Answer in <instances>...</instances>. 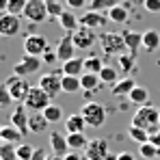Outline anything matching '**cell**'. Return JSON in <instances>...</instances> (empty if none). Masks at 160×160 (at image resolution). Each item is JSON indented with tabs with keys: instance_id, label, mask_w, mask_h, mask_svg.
Instances as JSON below:
<instances>
[{
	"instance_id": "cell-1",
	"label": "cell",
	"mask_w": 160,
	"mask_h": 160,
	"mask_svg": "<svg viewBox=\"0 0 160 160\" xmlns=\"http://www.w3.org/2000/svg\"><path fill=\"white\" fill-rule=\"evenodd\" d=\"M132 126H138V128L147 130L149 134H156L160 130V108L152 106V104L138 106V110L132 117Z\"/></svg>"
},
{
	"instance_id": "cell-2",
	"label": "cell",
	"mask_w": 160,
	"mask_h": 160,
	"mask_svg": "<svg viewBox=\"0 0 160 160\" xmlns=\"http://www.w3.org/2000/svg\"><path fill=\"white\" fill-rule=\"evenodd\" d=\"M80 115L84 117L87 128H100L106 121V108L102 106L100 102H87L82 106V110H80Z\"/></svg>"
},
{
	"instance_id": "cell-3",
	"label": "cell",
	"mask_w": 160,
	"mask_h": 160,
	"mask_svg": "<svg viewBox=\"0 0 160 160\" xmlns=\"http://www.w3.org/2000/svg\"><path fill=\"white\" fill-rule=\"evenodd\" d=\"M50 100H52V98H50L41 87H30L26 100H24V106H26L28 110H32V112H43L46 108L52 104Z\"/></svg>"
},
{
	"instance_id": "cell-4",
	"label": "cell",
	"mask_w": 160,
	"mask_h": 160,
	"mask_svg": "<svg viewBox=\"0 0 160 160\" xmlns=\"http://www.w3.org/2000/svg\"><path fill=\"white\" fill-rule=\"evenodd\" d=\"M100 46H102V50L106 54H115V56L128 52L121 32H102L100 35Z\"/></svg>"
},
{
	"instance_id": "cell-5",
	"label": "cell",
	"mask_w": 160,
	"mask_h": 160,
	"mask_svg": "<svg viewBox=\"0 0 160 160\" xmlns=\"http://www.w3.org/2000/svg\"><path fill=\"white\" fill-rule=\"evenodd\" d=\"M41 69V56H30V54H24L15 65H13V76H22L26 78L30 74H37Z\"/></svg>"
},
{
	"instance_id": "cell-6",
	"label": "cell",
	"mask_w": 160,
	"mask_h": 160,
	"mask_svg": "<svg viewBox=\"0 0 160 160\" xmlns=\"http://www.w3.org/2000/svg\"><path fill=\"white\" fill-rule=\"evenodd\" d=\"M24 18L32 24H43L50 15H48V7L43 0H28L26 9H24Z\"/></svg>"
},
{
	"instance_id": "cell-7",
	"label": "cell",
	"mask_w": 160,
	"mask_h": 160,
	"mask_svg": "<svg viewBox=\"0 0 160 160\" xmlns=\"http://www.w3.org/2000/svg\"><path fill=\"white\" fill-rule=\"evenodd\" d=\"M4 87L9 89V93H11V98H13L15 102L24 104L28 91H30V84H28L26 78H22V76H11V78L4 82Z\"/></svg>"
},
{
	"instance_id": "cell-8",
	"label": "cell",
	"mask_w": 160,
	"mask_h": 160,
	"mask_svg": "<svg viewBox=\"0 0 160 160\" xmlns=\"http://www.w3.org/2000/svg\"><path fill=\"white\" fill-rule=\"evenodd\" d=\"M76 43H74V35L72 32H65L63 37H61V41L56 43V48H54V52L58 56V61L61 63H65V61H69V58H74L76 56Z\"/></svg>"
},
{
	"instance_id": "cell-9",
	"label": "cell",
	"mask_w": 160,
	"mask_h": 160,
	"mask_svg": "<svg viewBox=\"0 0 160 160\" xmlns=\"http://www.w3.org/2000/svg\"><path fill=\"white\" fill-rule=\"evenodd\" d=\"M80 20V26H84V28H91V30H100V28H104L110 22L108 20V15L106 13H100V11H84L82 15L78 18Z\"/></svg>"
},
{
	"instance_id": "cell-10",
	"label": "cell",
	"mask_w": 160,
	"mask_h": 160,
	"mask_svg": "<svg viewBox=\"0 0 160 160\" xmlns=\"http://www.w3.org/2000/svg\"><path fill=\"white\" fill-rule=\"evenodd\" d=\"M61 74L58 72H50V74H43V76H39V82H37V87H41L50 98H56L63 89H61Z\"/></svg>"
},
{
	"instance_id": "cell-11",
	"label": "cell",
	"mask_w": 160,
	"mask_h": 160,
	"mask_svg": "<svg viewBox=\"0 0 160 160\" xmlns=\"http://www.w3.org/2000/svg\"><path fill=\"white\" fill-rule=\"evenodd\" d=\"M48 50V39L43 35H28L24 39V54L30 56H43Z\"/></svg>"
},
{
	"instance_id": "cell-12",
	"label": "cell",
	"mask_w": 160,
	"mask_h": 160,
	"mask_svg": "<svg viewBox=\"0 0 160 160\" xmlns=\"http://www.w3.org/2000/svg\"><path fill=\"white\" fill-rule=\"evenodd\" d=\"M108 154L110 152H108L106 138H93V141H89V145L84 149V158L87 160H104Z\"/></svg>"
},
{
	"instance_id": "cell-13",
	"label": "cell",
	"mask_w": 160,
	"mask_h": 160,
	"mask_svg": "<svg viewBox=\"0 0 160 160\" xmlns=\"http://www.w3.org/2000/svg\"><path fill=\"white\" fill-rule=\"evenodd\" d=\"M20 28H22L20 15H11V13L0 15V37H15Z\"/></svg>"
},
{
	"instance_id": "cell-14",
	"label": "cell",
	"mask_w": 160,
	"mask_h": 160,
	"mask_svg": "<svg viewBox=\"0 0 160 160\" xmlns=\"http://www.w3.org/2000/svg\"><path fill=\"white\" fill-rule=\"evenodd\" d=\"M72 35H74V43H76L78 50H91V48L95 46V39H100V37L95 35V30L84 28V26H80L78 30L72 32Z\"/></svg>"
},
{
	"instance_id": "cell-15",
	"label": "cell",
	"mask_w": 160,
	"mask_h": 160,
	"mask_svg": "<svg viewBox=\"0 0 160 160\" xmlns=\"http://www.w3.org/2000/svg\"><path fill=\"white\" fill-rule=\"evenodd\" d=\"M26 110L28 108L24 106V104H18V106L13 108V112H11V126L18 128L22 136H26V134L30 132V128H28V117H30V115H26Z\"/></svg>"
},
{
	"instance_id": "cell-16",
	"label": "cell",
	"mask_w": 160,
	"mask_h": 160,
	"mask_svg": "<svg viewBox=\"0 0 160 160\" xmlns=\"http://www.w3.org/2000/svg\"><path fill=\"white\" fill-rule=\"evenodd\" d=\"M121 35H123V41H126V48H128V52L136 56L138 50L143 48V32H138V30H121Z\"/></svg>"
},
{
	"instance_id": "cell-17",
	"label": "cell",
	"mask_w": 160,
	"mask_h": 160,
	"mask_svg": "<svg viewBox=\"0 0 160 160\" xmlns=\"http://www.w3.org/2000/svg\"><path fill=\"white\" fill-rule=\"evenodd\" d=\"M50 147L56 156H67L69 154V145H67V134L61 132H50Z\"/></svg>"
},
{
	"instance_id": "cell-18",
	"label": "cell",
	"mask_w": 160,
	"mask_h": 160,
	"mask_svg": "<svg viewBox=\"0 0 160 160\" xmlns=\"http://www.w3.org/2000/svg\"><path fill=\"white\" fill-rule=\"evenodd\" d=\"M61 72H63V76H82L84 74V58L74 56V58L65 61L61 65Z\"/></svg>"
},
{
	"instance_id": "cell-19",
	"label": "cell",
	"mask_w": 160,
	"mask_h": 160,
	"mask_svg": "<svg viewBox=\"0 0 160 160\" xmlns=\"http://www.w3.org/2000/svg\"><path fill=\"white\" fill-rule=\"evenodd\" d=\"M160 48V32L156 28H147L143 30V50L147 52H156Z\"/></svg>"
},
{
	"instance_id": "cell-20",
	"label": "cell",
	"mask_w": 160,
	"mask_h": 160,
	"mask_svg": "<svg viewBox=\"0 0 160 160\" xmlns=\"http://www.w3.org/2000/svg\"><path fill=\"white\" fill-rule=\"evenodd\" d=\"M136 87V82H134V78H130V76H126V78H121L117 84H112L110 87V91H112V95H117V98H128L130 93H132V89Z\"/></svg>"
},
{
	"instance_id": "cell-21",
	"label": "cell",
	"mask_w": 160,
	"mask_h": 160,
	"mask_svg": "<svg viewBox=\"0 0 160 160\" xmlns=\"http://www.w3.org/2000/svg\"><path fill=\"white\" fill-rule=\"evenodd\" d=\"M84 128H87V121H84V117L80 112H74V115H69L65 119V130H67V134L84 132Z\"/></svg>"
},
{
	"instance_id": "cell-22",
	"label": "cell",
	"mask_w": 160,
	"mask_h": 160,
	"mask_svg": "<svg viewBox=\"0 0 160 160\" xmlns=\"http://www.w3.org/2000/svg\"><path fill=\"white\" fill-rule=\"evenodd\" d=\"M48 126H50V121L43 117V112H32V115L28 117V128H30V132H32V134L46 132Z\"/></svg>"
},
{
	"instance_id": "cell-23",
	"label": "cell",
	"mask_w": 160,
	"mask_h": 160,
	"mask_svg": "<svg viewBox=\"0 0 160 160\" xmlns=\"http://www.w3.org/2000/svg\"><path fill=\"white\" fill-rule=\"evenodd\" d=\"M80 84H82V91H84L87 95H91L93 91H98V89H100L102 80H100L98 74H89V72H84V74L80 76Z\"/></svg>"
},
{
	"instance_id": "cell-24",
	"label": "cell",
	"mask_w": 160,
	"mask_h": 160,
	"mask_svg": "<svg viewBox=\"0 0 160 160\" xmlns=\"http://www.w3.org/2000/svg\"><path fill=\"white\" fill-rule=\"evenodd\" d=\"M58 24L63 26V30H67V32H76L80 28V20L74 15V11H63L61 13V18H58Z\"/></svg>"
},
{
	"instance_id": "cell-25",
	"label": "cell",
	"mask_w": 160,
	"mask_h": 160,
	"mask_svg": "<svg viewBox=\"0 0 160 160\" xmlns=\"http://www.w3.org/2000/svg\"><path fill=\"white\" fill-rule=\"evenodd\" d=\"M67 145H69V152H82L87 149L89 145V138L84 132H78V134H67Z\"/></svg>"
},
{
	"instance_id": "cell-26",
	"label": "cell",
	"mask_w": 160,
	"mask_h": 160,
	"mask_svg": "<svg viewBox=\"0 0 160 160\" xmlns=\"http://www.w3.org/2000/svg\"><path fill=\"white\" fill-rule=\"evenodd\" d=\"M128 100H130V104H136V106H145V104H149V91H147L145 87L136 84V87L132 89V93L128 95Z\"/></svg>"
},
{
	"instance_id": "cell-27",
	"label": "cell",
	"mask_w": 160,
	"mask_h": 160,
	"mask_svg": "<svg viewBox=\"0 0 160 160\" xmlns=\"http://www.w3.org/2000/svg\"><path fill=\"white\" fill-rule=\"evenodd\" d=\"M0 141H2V143H11V145H20L22 134H20L18 128H13V126L9 123V126H2V130H0Z\"/></svg>"
},
{
	"instance_id": "cell-28",
	"label": "cell",
	"mask_w": 160,
	"mask_h": 160,
	"mask_svg": "<svg viewBox=\"0 0 160 160\" xmlns=\"http://www.w3.org/2000/svg\"><path fill=\"white\" fill-rule=\"evenodd\" d=\"M98 76H100V80H102V84H110V87L117 84V82L121 80L119 78V67H112V65H104L102 72H100Z\"/></svg>"
},
{
	"instance_id": "cell-29",
	"label": "cell",
	"mask_w": 160,
	"mask_h": 160,
	"mask_svg": "<svg viewBox=\"0 0 160 160\" xmlns=\"http://www.w3.org/2000/svg\"><path fill=\"white\" fill-rule=\"evenodd\" d=\"M108 20L110 22H115V24H126L128 20H130V11L123 7V4H117V7H112L110 11L106 13Z\"/></svg>"
},
{
	"instance_id": "cell-30",
	"label": "cell",
	"mask_w": 160,
	"mask_h": 160,
	"mask_svg": "<svg viewBox=\"0 0 160 160\" xmlns=\"http://www.w3.org/2000/svg\"><path fill=\"white\" fill-rule=\"evenodd\" d=\"M61 89H63V93H78V91H82L80 76H63L61 78Z\"/></svg>"
},
{
	"instance_id": "cell-31",
	"label": "cell",
	"mask_w": 160,
	"mask_h": 160,
	"mask_svg": "<svg viewBox=\"0 0 160 160\" xmlns=\"http://www.w3.org/2000/svg\"><path fill=\"white\" fill-rule=\"evenodd\" d=\"M128 134H130V138H132V141H136L138 145L149 143V136H152L147 130H143V128H138V126H132V123H130V128H128Z\"/></svg>"
},
{
	"instance_id": "cell-32",
	"label": "cell",
	"mask_w": 160,
	"mask_h": 160,
	"mask_svg": "<svg viewBox=\"0 0 160 160\" xmlns=\"http://www.w3.org/2000/svg\"><path fill=\"white\" fill-rule=\"evenodd\" d=\"M123 0H91V11H100V13H108L112 7L121 4Z\"/></svg>"
},
{
	"instance_id": "cell-33",
	"label": "cell",
	"mask_w": 160,
	"mask_h": 160,
	"mask_svg": "<svg viewBox=\"0 0 160 160\" xmlns=\"http://www.w3.org/2000/svg\"><path fill=\"white\" fill-rule=\"evenodd\" d=\"M43 117L50 121V123H61V119H63V108L56 106V104H50V106L43 110ZM65 121V119H63Z\"/></svg>"
},
{
	"instance_id": "cell-34",
	"label": "cell",
	"mask_w": 160,
	"mask_h": 160,
	"mask_svg": "<svg viewBox=\"0 0 160 160\" xmlns=\"http://www.w3.org/2000/svg\"><path fill=\"white\" fill-rule=\"evenodd\" d=\"M102 67H104V63H102L100 56H87V58H84V72H89V74H100Z\"/></svg>"
},
{
	"instance_id": "cell-35",
	"label": "cell",
	"mask_w": 160,
	"mask_h": 160,
	"mask_svg": "<svg viewBox=\"0 0 160 160\" xmlns=\"http://www.w3.org/2000/svg\"><path fill=\"white\" fill-rule=\"evenodd\" d=\"M138 154L145 160H154L160 154V147H156L154 143H143V145H138Z\"/></svg>"
},
{
	"instance_id": "cell-36",
	"label": "cell",
	"mask_w": 160,
	"mask_h": 160,
	"mask_svg": "<svg viewBox=\"0 0 160 160\" xmlns=\"http://www.w3.org/2000/svg\"><path fill=\"white\" fill-rule=\"evenodd\" d=\"M117 63H119V69H121V72L130 74V69H134L136 56H132L130 52H126V54H119V56H117Z\"/></svg>"
},
{
	"instance_id": "cell-37",
	"label": "cell",
	"mask_w": 160,
	"mask_h": 160,
	"mask_svg": "<svg viewBox=\"0 0 160 160\" xmlns=\"http://www.w3.org/2000/svg\"><path fill=\"white\" fill-rule=\"evenodd\" d=\"M0 160H18V145L2 143L0 145Z\"/></svg>"
},
{
	"instance_id": "cell-38",
	"label": "cell",
	"mask_w": 160,
	"mask_h": 160,
	"mask_svg": "<svg viewBox=\"0 0 160 160\" xmlns=\"http://www.w3.org/2000/svg\"><path fill=\"white\" fill-rule=\"evenodd\" d=\"M26 2H28V0H9V4H7V13H11V15H24Z\"/></svg>"
},
{
	"instance_id": "cell-39",
	"label": "cell",
	"mask_w": 160,
	"mask_h": 160,
	"mask_svg": "<svg viewBox=\"0 0 160 160\" xmlns=\"http://www.w3.org/2000/svg\"><path fill=\"white\" fill-rule=\"evenodd\" d=\"M43 2H46V7H48V15H50V18H56V20H58L61 13L65 11L63 4H61V0H43Z\"/></svg>"
},
{
	"instance_id": "cell-40",
	"label": "cell",
	"mask_w": 160,
	"mask_h": 160,
	"mask_svg": "<svg viewBox=\"0 0 160 160\" xmlns=\"http://www.w3.org/2000/svg\"><path fill=\"white\" fill-rule=\"evenodd\" d=\"M15 100L11 98V93H9V89L4 87V84H0V110H7V108L11 106Z\"/></svg>"
},
{
	"instance_id": "cell-41",
	"label": "cell",
	"mask_w": 160,
	"mask_h": 160,
	"mask_svg": "<svg viewBox=\"0 0 160 160\" xmlns=\"http://www.w3.org/2000/svg\"><path fill=\"white\" fill-rule=\"evenodd\" d=\"M35 154V147H30L26 143H20L18 145V160H30Z\"/></svg>"
},
{
	"instance_id": "cell-42",
	"label": "cell",
	"mask_w": 160,
	"mask_h": 160,
	"mask_svg": "<svg viewBox=\"0 0 160 160\" xmlns=\"http://www.w3.org/2000/svg\"><path fill=\"white\" fill-rule=\"evenodd\" d=\"M143 7L149 13H160V0H143Z\"/></svg>"
},
{
	"instance_id": "cell-43",
	"label": "cell",
	"mask_w": 160,
	"mask_h": 160,
	"mask_svg": "<svg viewBox=\"0 0 160 160\" xmlns=\"http://www.w3.org/2000/svg\"><path fill=\"white\" fill-rule=\"evenodd\" d=\"M65 4H67L69 11H78V9H84L87 0H65Z\"/></svg>"
},
{
	"instance_id": "cell-44",
	"label": "cell",
	"mask_w": 160,
	"mask_h": 160,
	"mask_svg": "<svg viewBox=\"0 0 160 160\" xmlns=\"http://www.w3.org/2000/svg\"><path fill=\"white\" fill-rule=\"evenodd\" d=\"M48 156H46V149L43 147H35V154H32V158L30 160H46Z\"/></svg>"
},
{
	"instance_id": "cell-45",
	"label": "cell",
	"mask_w": 160,
	"mask_h": 160,
	"mask_svg": "<svg viewBox=\"0 0 160 160\" xmlns=\"http://www.w3.org/2000/svg\"><path fill=\"white\" fill-rule=\"evenodd\" d=\"M43 61H46V63H54V61H58V56H56V52H52V50L48 48L46 54H43Z\"/></svg>"
},
{
	"instance_id": "cell-46",
	"label": "cell",
	"mask_w": 160,
	"mask_h": 160,
	"mask_svg": "<svg viewBox=\"0 0 160 160\" xmlns=\"http://www.w3.org/2000/svg\"><path fill=\"white\" fill-rule=\"evenodd\" d=\"M117 160H134V154H130V152H119L117 154Z\"/></svg>"
},
{
	"instance_id": "cell-47",
	"label": "cell",
	"mask_w": 160,
	"mask_h": 160,
	"mask_svg": "<svg viewBox=\"0 0 160 160\" xmlns=\"http://www.w3.org/2000/svg\"><path fill=\"white\" fill-rule=\"evenodd\" d=\"M149 143H154L156 147H160V130L156 134H152V136H149Z\"/></svg>"
},
{
	"instance_id": "cell-48",
	"label": "cell",
	"mask_w": 160,
	"mask_h": 160,
	"mask_svg": "<svg viewBox=\"0 0 160 160\" xmlns=\"http://www.w3.org/2000/svg\"><path fill=\"white\" fill-rule=\"evenodd\" d=\"M63 158H65V160H82V156H80L78 152H69V154L63 156Z\"/></svg>"
},
{
	"instance_id": "cell-49",
	"label": "cell",
	"mask_w": 160,
	"mask_h": 160,
	"mask_svg": "<svg viewBox=\"0 0 160 160\" xmlns=\"http://www.w3.org/2000/svg\"><path fill=\"white\" fill-rule=\"evenodd\" d=\"M7 4L9 0H0V13H7Z\"/></svg>"
},
{
	"instance_id": "cell-50",
	"label": "cell",
	"mask_w": 160,
	"mask_h": 160,
	"mask_svg": "<svg viewBox=\"0 0 160 160\" xmlns=\"http://www.w3.org/2000/svg\"><path fill=\"white\" fill-rule=\"evenodd\" d=\"M46 160H65V158H63V156H56V154H50Z\"/></svg>"
},
{
	"instance_id": "cell-51",
	"label": "cell",
	"mask_w": 160,
	"mask_h": 160,
	"mask_svg": "<svg viewBox=\"0 0 160 160\" xmlns=\"http://www.w3.org/2000/svg\"><path fill=\"white\" fill-rule=\"evenodd\" d=\"M104 160H117V154H108V156H106Z\"/></svg>"
},
{
	"instance_id": "cell-52",
	"label": "cell",
	"mask_w": 160,
	"mask_h": 160,
	"mask_svg": "<svg viewBox=\"0 0 160 160\" xmlns=\"http://www.w3.org/2000/svg\"><path fill=\"white\" fill-rule=\"evenodd\" d=\"M0 145H2V141H0Z\"/></svg>"
},
{
	"instance_id": "cell-53",
	"label": "cell",
	"mask_w": 160,
	"mask_h": 160,
	"mask_svg": "<svg viewBox=\"0 0 160 160\" xmlns=\"http://www.w3.org/2000/svg\"><path fill=\"white\" fill-rule=\"evenodd\" d=\"M0 130H2V126H0Z\"/></svg>"
}]
</instances>
